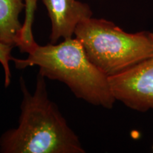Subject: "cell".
Instances as JSON below:
<instances>
[{
    "instance_id": "cell-3",
    "label": "cell",
    "mask_w": 153,
    "mask_h": 153,
    "mask_svg": "<svg viewBox=\"0 0 153 153\" xmlns=\"http://www.w3.org/2000/svg\"><path fill=\"white\" fill-rule=\"evenodd\" d=\"M89 60L107 76L125 71L153 55V32L130 33L103 19L82 21L74 30Z\"/></svg>"
},
{
    "instance_id": "cell-8",
    "label": "cell",
    "mask_w": 153,
    "mask_h": 153,
    "mask_svg": "<svg viewBox=\"0 0 153 153\" xmlns=\"http://www.w3.org/2000/svg\"><path fill=\"white\" fill-rule=\"evenodd\" d=\"M13 47L0 42V63L4 72V85L7 87L11 83V70L9 62L12 61L14 57L11 56V53Z\"/></svg>"
},
{
    "instance_id": "cell-5",
    "label": "cell",
    "mask_w": 153,
    "mask_h": 153,
    "mask_svg": "<svg viewBox=\"0 0 153 153\" xmlns=\"http://www.w3.org/2000/svg\"><path fill=\"white\" fill-rule=\"evenodd\" d=\"M51 20V43L72 38L78 24L92 16L89 6L77 0H42Z\"/></svg>"
},
{
    "instance_id": "cell-1",
    "label": "cell",
    "mask_w": 153,
    "mask_h": 153,
    "mask_svg": "<svg viewBox=\"0 0 153 153\" xmlns=\"http://www.w3.org/2000/svg\"><path fill=\"white\" fill-rule=\"evenodd\" d=\"M45 77L38 72L33 94L20 77L23 93L19 126L0 137L2 153H85L79 137L48 98Z\"/></svg>"
},
{
    "instance_id": "cell-7",
    "label": "cell",
    "mask_w": 153,
    "mask_h": 153,
    "mask_svg": "<svg viewBox=\"0 0 153 153\" xmlns=\"http://www.w3.org/2000/svg\"><path fill=\"white\" fill-rule=\"evenodd\" d=\"M38 1V0H24L26 14L22 26L20 41L17 46L22 53H28L37 44L34 40L32 27Z\"/></svg>"
},
{
    "instance_id": "cell-9",
    "label": "cell",
    "mask_w": 153,
    "mask_h": 153,
    "mask_svg": "<svg viewBox=\"0 0 153 153\" xmlns=\"http://www.w3.org/2000/svg\"><path fill=\"white\" fill-rule=\"evenodd\" d=\"M152 150H153V146H152Z\"/></svg>"
},
{
    "instance_id": "cell-4",
    "label": "cell",
    "mask_w": 153,
    "mask_h": 153,
    "mask_svg": "<svg viewBox=\"0 0 153 153\" xmlns=\"http://www.w3.org/2000/svg\"><path fill=\"white\" fill-rule=\"evenodd\" d=\"M108 81L116 101L137 111L153 109V55Z\"/></svg>"
},
{
    "instance_id": "cell-2",
    "label": "cell",
    "mask_w": 153,
    "mask_h": 153,
    "mask_svg": "<svg viewBox=\"0 0 153 153\" xmlns=\"http://www.w3.org/2000/svg\"><path fill=\"white\" fill-rule=\"evenodd\" d=\"M26 59H13L18 69L38 66L45 77L65 84L76 98L87 103L111 108L116 99L111 90L108 76L101 72L86 55L76 38L62 43L36 45Z\"/></svg>"
},
{
    "instance_id": "cell-6",
    "label": "cell",
    "mask_w": 153,
    "mask_h": 153,
    "mask_svg": "<svg viewBox=\"0 0 153 153\" xmlns=\"http://www.w3.org/2000/svg\"><path fill=\"white\" fill-rule=\"evenodd\" d=\"M25 7L24 0H0V42L18 46L23 26L19 16Z\"/></svg>"
}]
</instances>
